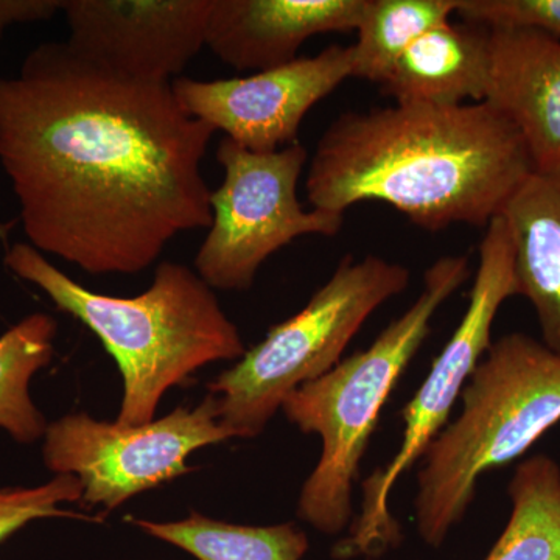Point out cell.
<instances>
[{"label": "cell", "instance_id": "6", "mask_svg": "<svg viewBox=\"0 0 560 560\" xmlns=\"http://www.w3.org/2000/svg\"><path fill=\"white\" fill-rule=\"evenodd\" d=\"M408 283L410 270L404 265L372 254L360 261L346 256L301 312L271 327L209 383L221 425L241 440L264 433L287 397L334 370L372 313Z\"/></svg>", "mask_w": 560, "mask_h": 560}, {"label": "cell", "instance_id": "2", "mask_svg": "<svg viewBox=\"0 0 560 560\" xmlns=\"http://www.w3.org/2000/svg\"><path fill=\"white\" fill-rule=\"evenodd\" d=\"M536 171L521 132L488 102L346 113L320 136L305 179L313 209L390 206L422 230L486 228Z\"/></svg>", "mask_w": 560, "mask_h": 560}, {"label": "cell", "instance_id": "17", "mask_svg": "<svg viewBox=\"0 0 560 560\" xmlns=\"http://www.w3.org/2000/svg\"><path fill=\"white\" fill-rule=\"evenodd\" d=\"M511 515L485 560H560V466L547 455L512 475Z\"/></svg>", "mask_w": 560, "mask_h": 560}, {"label": "cell", "instance_id": "1", "mask_svg": "<svg viewBox=\"0 0 560 560\" xmlns=\"http://www.w3.org/2000/svg\"><path fill=\"white\" fill-rule=\"evenodd\" d=\"M210 125L172 83L121 77L68 43L0 77V165L28 245L90 275H136L184 232L209 230Z\"/></svg>", "mask_w": 560, "mask_h": 560}, {"label": "cell", "instance_id": "10", "mask_svg": "<svg viewBox=\"0 0 560 560\" xmlns=\"http://www.w3.org/2000/svg\"><path fill=\"white\" fill-rule=\"evenodd\" d=\"M348 79H352V49L330 46L315 57H298L249 77H178L172 91L184 113L226 132L245 149L272 153L296 143L308 110Z\"/></svg>", "mask_w": 560, "mask_h": 560}, {"label": "cell", "instance_id": "15", "mask_svg": "<svg viewBox=\"0 0 560 560\" xmlns=\"http://www.w3.org/2000/svg\"><path fill=\"white\" fill-rule=\"evenodd\" d=\"M490 31L444 22L408 47L381 84L400 105H466L488 94Z\"/></svg>", "mask_w": 560, "mask_h": 560}, {"label": "cell", "instance_id": "20", "mask_svg": "<svg viewBox=\"0 0 560 560\" xmlns=\"http://www.w3.org/2000/svg\"><path fill=\"white\" fill-rule=\"evenodd\" d=\"M83 488L73 475H57L54 480L36 488L0 489V544L27 523L40 518H73V521L102 522L83 512L65 510L62 504L81 501Z\"/></svg>", "mask_w": 560, "mask_h": 560}, {"label": "cell", "instance_id": "9", "mask_svg": "<svg viewBox=\"0 0 560 560\" xmlns=\"http://www.w3.org/2000/svg\"><path fill=\"white\" fill-rule=\"evenodd\" d=\"M43 456L47 469L79 478L90 506L110 512L145 490L189 474L195 451L232 440L219 420L213 394L195 408L178 407L143 425H124L69 415L47 425Z\"/></svg>", "mask_w": 560, "mask_h": 560}, {"label": "cell", "instance_id": "8", "mask_svg": "<svg viewBox=\"0 0 560 560\" xmlns=\"http://www.w3.org/2000/svg\"><path fill=\"white\" fill-rule=\"evenodd\" d=\"M302 143L272 153H256L223 138L217 161L223 183L210 194L212 224L195 257L197 275L210 289H250L264 261L294 238L334 237L342 213L305 210L298 183L307 164Z\"/></svg>", "mask_w": 560, "mask_h": 560}, {"label": "cell", "instance_id": "21", "mask_svg": "<svg viewBox=\"0 0 560 560\" xmlns=\"http://www.w3.org/2000/svg\"><path fill=\"white\" fill-rule=\"evenodd\" d=\"M456 18L489 31H530L560 43V0H459Z\"/></svg>", "mask_w": 560, "mask_h": 560}, {"label": "cell", "instance_id": "18", "mask_svg": "<svg viewBox=\"0 0 560 560\" xmlns=\"http://www.w3.org/2000/svg\"><path fill=\"white\" fill-rule=\"evenodd\" d=\"M459 0H366L352 49V79L381 84L423 33L455 16Z\"/></svg>", "mask_w": 560, "mask_h": 560}, {"label": "cell", "instance_id": "12", "mask_svg": "<svg viewBox=\"0 0 560 560\" xmlns=\"http://www.w3.org/2000/svg\"><path fill=\"white\" fill-rule=\"evenodd\" d=\"M366 0H213L206 46L237 70L296 60L305 40L355 32Z\"/></svg>", "mask_w": 560, "mask_h": 560}, {"label": "cell", "instance_id": "14", "mask_svg": "<svg viewBox=\"0 0 560 560\" xmlns=\"http://www.w3.org/2000/svg\"><path fill=\"white\" fill-rule=\"evenodd\" d=\"M500 215L514 249L518 296L534 308L541 342L560 355V167L530 173Z\"/></svg>", "mask_w": 560, "mask_h": 560}, {"label": "cell", "instance_id": "4", "mask_svg": "<svg viewBox=\"0 0 560 560\" xmlns=\"http://www.w3.org/2000/svg\"><path fill=\"white\" fill-rule=\"evenodd\" d=\"M458 418L422 456L416 526L440 548L466 515L482 475L526 452L560 422V355L512 331L492 341L460 394Z\"/></svg>", "mask_w": 560, "mask_h": 560}, {"label": "cell", "instance_id": "5", "mask_svg": "<svg viewBox=\"0 0 560 560\" xmlns=\"http://www.w3.org/2000/svg\"><path fill=\"white\" fill-rule=\"evenodd\" d=\"M467 256L427 268L418 300L372 341L334 370L293 390L280 410L302 433L318 434V464L301 489L298 515L326 536L349 528L353 486L372 433L401 374L429 337L431 319L469 279Z\"/></svg>", "mask_w": 560, "mask_h": 560}, {"label": "cell", "instance_id": "13", "mask_svg": "<svg viewBox=\"0 0 560 560\" xmlns=\"http://www.w3.org/2000/svg\"><path fill=\"white\" fill-rule=\"evenodd\" d=\"M517 128L536 171L560 167V43L530 31H490L486 101Z\"/></svg>", "mask_w": 560, "mask_h": 560}, {"label": "cell", "instance_id": "16", "mask_svg": "<svg viewBox=\"0 0 560 560\" xmlns=\"http://www.w3.org/2000/svg\"><path fill=\"white\" fill-rule=\"evenodd\" d=\"M132 526L189 552L197 560H302L308 537L294 523L272 526L234 525L191 512L178 522L128 517Z\"/></svg>", "mask_w": 560, "mask_h": 560}, {"label": "cell", "instance_id": "7", "mask_svg": "<svg viewBox=\"0 0 560 560\" xmlns=\"http://www.w3.org/2000/svg\"><path fill=\"white\" fill-rule=\"evenodd\" d=\"M514 296H518L514 249L506 223L499 215L486 226L466 312L425 381L401 410L405 429L399 452L364 480L360 517L349 536L335 545V559L378 558L400 544V526L389 511L390 492L447 427L464 386L492 345L497 313Z\"/></svg>", "mask_w": 560, "mask_h": 560}, {"label": "cell", "instance_id": "19", "mask_svg": "<svg viewBox=\"0 0 560 560\" xmlns=\"http://www.w3.org/2000/svg\"><path fill=\"white\" fill-rule=\"evenodd\" d=\"M57 320L33 313L0 337V429L20 444L46 434L47 423L31 397V381L54 359Z\"/></svg>", "mask_w": 560, "mask_h": 560}, {"label": "cell", "instance_id": "11", "mask_svg": "<svg viewBox=\"0 0 560 560\" xmlns=\"http://www.w3.org/2000/svg\"><path fill=\"white\" fill-rule=\"evenodd\" d=\"M213 0H62L66 43L110 72L172 83L206 46Z\"/></svg>", "mask_w": 560, "mask_h": 560}, {"label": "cell", "instance_id": "22", "mask_svg": "<svg viewBox=\"0 0 560 560\" xmlns=\"http://www.w3.org/2000/svg\"><path fill=\"white\" fill-rule=\"evenodd\" d=\"M62 0H0V43L10 25L50 21Z\"/></svg>", "mask_w": 560, "mask_h": 560}, {"label": "cell", "instance_id": "3", "mask_svg": "<svg viewBox=\"0 0 560 560\" xmlns=\"http://www.w3.org/2000/svg\"><path fill=\"white\" fill-rule=\"evenodd\" d=\"M5 265L94 331L116 360L124 381L117 422L124 425L151 422L173 386L206 364L238 360L246 352L213 290L186 265L162 261L150 289L136 298L84 289L28 243H14Z\"/></svg>", "mask_w": 560, "mask_h": 560}]
</instances>
